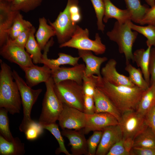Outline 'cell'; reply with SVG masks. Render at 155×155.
Masks as SVG:
<instances>
[{
	"label": "cell",
	"mask_w": 155,
	"mask_h": 155,
	"mask_svg": "<svg viewBox=\"0 0 155 155\" xmlns=\"http://www.w3.org/2000/svg\"><path fill=\"white\" fill-rule=\"evenodd\" d=\"M24 143L17 137L9 141L0 135V155H23L25 152Z\"/></svg>",
	"instance_id": "24"
},
{
	"label": "cell",
	"mask_w": 155,
	"mask_h": 155,
	"mask_svg": "<svg viewBox=\"0 0 155 155\" xmlns=\"http://www.w3.org/2000/svg\"><path fill=\"white\" fill-rule=\"evenodd\" d=\"M12 75L18 86L23 107V118L19 127V129L20 131L25 133L34 121L31 117L32 109L42 89L31 88L15 70L13 71Z\"/></svg>",
	"instance_id": "4"
},
{
	"label": "cell",
	"mask_w": 155,
	"mask_h": 155,
	"mask_svg": "<svg viewBox=\"0 0 155 155\" xmlns=\"http://www.w3.org/2000/svg\"><path fill=\"white\" fill-rule=\"evenodd\" d=\"M92 134L87 140L88 155H95L102 137V131H93Z\"/></svg>",
	"instance_id": "37"
},
{
	"label": "cell",
	"mask_w": 155,
	"mask_h": 155,
	"mask_svg": "<svg viewBox=\"0 0 155 155\" xmlns=\"http://www.w3.org/2000/svg\"><path fill=\"white\" fill-rule=\"evenodd\" d=\"M0 54L3 58L18 64L21 68L34 65L30 55L25 48L12 44L8 40L0 47Z\"/></svg>",
	"instance_id": "11"
},
{
	"label": "cell",
	"mask_w": 155,
	"mask_h": 155,
	"mask_svg": "<svg viewBox=\"0 0 155 155\" xmlns=\"http://www.w3.org/2000/svg\"><path fill=\"white\" fill-rule=\"evenodd\" d=\"M96 113H108L114 116L119 122L122 114L108 98L101 91L96 88L94 96Z\"/></svg>",
	"instance_id": "21"
},
{
	"label": "cell",
	"mask_w": 155,
	"mask_h": 155,
	"mask_svg": "<svg viewBox=\"0 0 155 155\" xmlns=\"http://www.w3.org/2000/svg\"><path fill=\"white\" fill-rule=\"evenodd\" d=\"M53 38H51L48 42L43 50L42 63L46 65L51 69L59 67L62 65H69L74 66L78 64V61L80 58L79 57H73L70 55L63 53H59V57L56 59H48L47 53L50 48L54 43Z\"/></svg>",
	"instance_id": "19"
},
{
	"label": "cell",
	"mask_w": 155,
	"mask_h": 155,
	"mask_svg": "<svg viewBox=\"0 0 155 155\" xmlns=\"http://www.w3.org/2000/svg\"><path fill=\"white\" fill-rule=\"evenodd\" d=\"M94 8L97 18L98 30L103 32L105 25L103 19L105 12V5L104 0H90Z\"/></svg>",
	"instance_id": "36"
},
{
	"label": "cell",
	"mask_w": 155,
	"mask_h": 155,
	"mask_svg": "<svg viewBox=\"0 0 155 155\" xmlns=\"http://www.w3.org/2000/svg\"><path fill=\"white\" fill-rule=\"evenodd\" d=\"M8 111L5 108H0V134L5 139L12 141L13 139L9 129Z\"/></svg>",
	"instance_id": "35"
},
{
	"label": "cell",
	"mask_w": 155,
	"mask_h": 155,
	"mask_svg": "<svg viewBox=\"0 0 155 155\" xmlns=\"http://www.w3.org/2000/svg\"><path fill=\"white\" fill-rule=\"evenodd\" d=\"M117 64V61L113 59H110L107 62L100 72L103 78L115 86H135L131 81L129 77L118 72L116 69Z\"/></svg>",
	"instance_id": "15"
},
{
	"label": "cell",
	"mask_w": 155,
	"mask_h": 155,
	"mask_svg": "<svg viewBox=\"0 0 155 155\" xmlns=\"http://www.w3.org/2000/svg\"><path fill=\"white\" fill-rule=\"evenodd\" d=\"M148 4L151 7L155 5V0H145Z\"/></svg>",
	"instance_id": "48"
},
{
	"label": "cell",
	"mask_w": 155,
	"mask_h": 155,
	"mask_svg": "<svg viewBox=\"0 0 155 155\" xmlns=\"http://www.w3.org/2000/svg\"><path fill=\"white\" fill-rule=\"evenodd\" d=\"M43 129L41 124L34 121L30 125L24 133L26 138L29 140L36 139L43 133Z\"/></svg>",
	"instance_id": "38"
},
{
	"label": "cell",
	"mask_w": 155,
	"mask_h": 155,
	"mask_svg": "<svg viewBox=\"0 0 155 155\" xmlns=\"http://www.w3.org/2000/svg\"><path fill=\"white\" fill-rule=\"evenodd\" d=\"M43 0H13L11 3V9L27 13L40 6Z\"/></svg>",
	"instance_id": "34"
},
{
	"label": "cell",
	"mask_w": 155,
	"mask_h": 155,
	"mask_svg": "<svg viewBox=\"0 0 155 155\" xmlns=\"http://www.w3.org/2000/svg\"><path fill=\"white\" fill-rule=\"evenodd\" d=\"M119 125L122 131V139L134 140L136 136L148 126L144 117L136 111H128L122 114Z\"/></svg>",
	"instance_id": "8"
},
{
	"label": "cell",
	"mask_w": 155,
	"mask_h": 155,
	"mask_svg": "<svg viewBox=\"0 0 155 155\" xmlns=\"http://www.w3.org/2000/svg\"><path fill=\"white\" fill-rule=\"evenodd\" d=\"M0 63V108L12 115L19 113L22 102L18 85L10 67L1 59Z\"/></svg>",
	"instance_id": "2"
},
{
	"label": "cell",
	"mask_w": 155,
	"mask_h": 155,
	"mask_svg": "<svg viewBox=\"0 0 155 155\" xmlns=\"http://www.w3.org/2000/svg\"><path fill=\"white\" fill-rule=\"evenodd\" d=\"M50 25L56 32L58 42L60 44L69 40L73 34L77 25L73 21L69 6L67 4L63 11L60 12L55 20Z\"/></svg>",
	"instance_id": "9"
},
{
	"label": "cell",
	"mask_w": 155,
	"mask_h": 155,
	"mask_svg": "<svg viewBox=\"0 0 155 155\" xmlns=\"http://www.w3.org/2000/svg\"><path fill=\"white\" fill-rule=\"evenodd\" d=\"M124 146L128 152L130 151L133 147L134 140L131 139H123Z\"/></svg>",
	"instance_id": "47"
},
{
	"label": "cell",
	"mask_w": 155,
	"mask_h": 155,
	"mask_svg": "<svg viewBox=\"0 0 155 155\" xmlns=\"http://www.w3.org/2000/svg\"><path fill=\"white\" fill-rule=\"evenodd\" d=\"M106 155H130V154L125 149L122 139L112 146Z\"/></svg>",
	"instance_id": "42"
},
{
	"label": "cell",
	"mask_w": 155,
	"mask_h": 155,
	"mask_svg": "<svg viewBox=\"0 0 155 155\" xmlns=\"http://www.w3.org/2000/svg\"><path fill=\"white\" fill-rule=\"evenodd\" d=\"M5 0L7 2L11 3L13 0Z\"/></svg>",
	"instance_id": "49"
},
{
	"label": "cell",
	"mask_w": 155,
	"mask_h": 155,
	"mask_svg": "<svg viewBox=\"0 0 155 155\" xmlns=\"http://www.w3.org/2000/svg\"></svg>",
	"instance_id": "51"
},
{
	"label": "cell",
	"mask_w": 155,
	"mask_h": 155,
	"mask_svg": "<svg viewBox=\"0 0 155 155\" xmlns=\"http://www.w3.org/2000/svg\"><path fill=\"white\" fill-rule=\"evenodd\" d=\"M126 64L125 69L129 73L131 81L136 86L143 90L147 89L150 86L143 77L141 69H137L129 63Z\"/></svg>",
	"instance_id": "30"
},
{
	"label": "cell",
	"mask_w": 155,
	"mask_h": 155,
	"mask_svg": "<svg viewBox=\"0 0 155 155\" xmlns=\"http://www.w3.org/2000/svg\"><path fill=\"white\" fill-rule=\"evenodd\" d=\"M19 11L11 9V3L5 0L0 1V47L6 43L9 38V32Z\"/></svg>",
	"instance_id": "14"
},
{
	"label": "cell",
	"mask_w": 155,
	"mask_h": 155,
	"mask_svg": "<svg viewBox=\"0 0 155 155\" xmlns=\"http://www.w3.org/2000/svg\"><path fill=\"white\" fill-rule=\"evenodd\" d=\"M58 121L62 129L80 130L85 127L86 115L79 110L63 104Z\"/></svg>",
	"instance_id": "10"
},
{
	"label": "cell",
	"mask_w": 155,
	"mask_h": 155,
	"mask_svg": "<svg viewBox=\"0 0 155 155\" xmlns=\"http://www.w3.org/2000/svg\"><path fill=\"white\" fill-rule=\"evenodd\" d=\"M130 155H155V148L133 147Z\"/></svg>",
	"instance_id": "45"
},
{
	"label": "cell",
	"mask_w": 155,
	"mask_h": 155,
	"mask_svg": "<svg viewBox=\"0 0 155 155\" xmlns=\"http://www.w3.org/2000/svg\"><path fill=\"white\" fill-rule=\"evenodd\" d=\"M119 124L117 119L108 113H95L90 115H86V123L82 129L85 134L91 131H101L108 126Z\"/></svg>",
	"instance_id": "12"
},
{
	"label": "cell",
	"mask_w": 155,
	"mask_h": 155,
	"mask_svg": "<svg viewBox=\"0 0 155 155\" xmlns=\"http://www.w3.org/2000/svg\"><path fill=\"white\" fill-rule=\"evenodd\" d=\"M83 112L87 115H92L96 113V108L94 96L84 95Z\"/></svg>",
	"instance_id": "41"
},
{
	"label": "cell",
	"mask_w": 155,
	"mask_h": 155,
	"mask_svg": "<svg viewBox=\"0 0 155 155\" xmlns=\"http://www.w3.org/2000/svg\"><path fill=\"white\" fill-rule=\"evenodd\" d=\"M78 54L86 64L84 72L85 76L89 77L94 75L102 76L100 66L102 63L107 60L106 57H96L93 55L92 51L88 50H78Z\"/></svg>",
	"instance_id": "20"
},
{
	"label": "cell",
	"mask_w": 155,
	"mask_h": 155,
	"mask_svg": "<svg viewBox=\"0 0 155 155\" xmlns=\"http://www.w3.org/2000/svg\"><path fill=\"white\" fill-rule=\"evenodd\" d=\"M131 21L129 20L123 23L117 21L113 29L106 33L109 39L117 43L119 52L124 54L126 63L131 60L134 62L132 47L138 34L131 28L129 24Z\"/></svg>",
	"instance_id": "3"
},
{
	"label": "cell",
	"mask_w": 155,
	"mask_h": 155,
	"mask_svg": "<svg viewBox=\"0 0 155 155\" xmlns=\"http://www.w3.org/2000/svg\"><path fill=\"white\" fill-rule=\"evenodd\" d=\"M105 5V12L103 21L106 23L110 18H115L121 23H125L131 20V16L127 9H120L114 5L110 0H104Z\"/></svg>",
	"instance_id": "22"
},
{
	"label": "cell",
	"mask_w": 155,
	"mask_h": 155,
	"mask_svg": "<svg viewBox=\"0 0 155 155\" xmlns=\"http://www.w3.org/2000/svg\"><path fill=\"white\" fill-rule=\"evenodd\" d=\"M21 69L25 73L26 83L31 88L41 82L45 83L51 77V70L45 65L40 67L34 64Z\"/></svg>",
	"instance_id": "18"
},
{
	"label": "cell",
	"mask_w": 155,
	"mask_h": 155,
	"mask_svg": "<svg viewBox=\"0 0 155 155\" xmlns=\"http://www.w3.org/2000/svg\"><path fill=\"white\" fill-rule=\"evenodd\" d=\"M127 9L130 12L131 21L139 24L149 8L142 5L140 0H124Z\"/></svg>",
	"instance_id": "28"
},
{
	"label": "cell",
	"mask_w": 155,
	"mask_h": 155,
	"mask_svg": "<svg viewBox=\"0 0 155 155\" xmlns=\"http://www.w3.org/2000/svg\"><path fill=\"white\" fill-rule=\"evenodd\" d=\"M94 77L96 88L108 98L121 114L136 111L144 90L136 86H115L102 76L94 75Z\"/></svg>",
	"instance_id": "1"
},
{
	"label": "cell",
	"mask_w": 155,
	"mask_h": 155,
	"mask_svg": "<svg viewBox=\"0 0 155 155\" xmlns=\"http://www.w3.org/2000/svg\"><path fill=\"white\" fill-rule=\"evenodd\" d=\"M32 27L24 30L14 39L12 40L9 38L7 40L12 44L25 48Z\"/></svg>",
	"instance_id": "40"
},
{
	"label": "cell",
	"mask_w": 155,
	"mask_h": 155,
	"mask_svg": "<svg viewBox=\"0 0 155 155\" xmlns=\"http://www.w3.org/2000/svg\"><path fill=\"white\" fill-rule=\"evenodd\" d=\"M94 75L83 78L82 86L85 95L94 96L96 89Z\"/></svg>",
	"instance_id": "39"
},
{
	"label": "cell",
	"mask_w": 155,
	"mask_h": 155,
	"mask_svg": "<svg viewBox=\"0 0 155 155\" xmlns=\"http://www.w3.org/2000/svg\"><path fill=\"white\" fill-rule=\"evenodd\" d=\"M139 24L155 25V5L149 8Z\"/></svg>",
	"instance_id": "43"
},
{
	"label": "cell",
	"mask_w": 155,
	"mask_h": 155,
	"mask_svg": "<svg viewBox=\"0 0 155 155\" xmlns=\"http://www.w3.org/2000/svg\"><path fill=\"white\" fill-rule=\"evenodd\" d=\"M89 36V32L87 29H83L77 25L75 31L71 38L66 42L60 44L59 47H69L78 50L90 51L96 55L104 53L106 47L102 43L99 34H96L94 40L90 39Z\"/></svg>",
	"instance_id": "7"
},
{
	"label": "cell",
	"mask_w": 155,
	"mask_h": 155,
	"mask_svg": "<svg viewBox=\"0 0 155 155\" xmlns=\"http://www.w3.org/2000/svg\"><path fill=\"white\" fill-rule=\"evenodd\" d=\"M39 23L35 36L41 50H43L50 39L56 36V32L52 26L47 24V21L44 17L40 18Z\"/></svg>",
	"instance_id": "25"
},
{
	"label": "cell",
	"mask_w": 155,
	"mask_h": 155,
	"mask_svg": "<svg viewBox=\"0 0 155 155\" xmlns=\"http://www.w3.org/2000/svg\"><path fill=\"white\" fill-rule=\"evenodd\" d=\"M132 22H130L129 24L131 29L142 34L146 38L147 46H153L155 48V26L149 24L140 26L133 24Z\"/></svg>",
	"instance_id": "32"
},
{
	"label": "cell",
	"mask_w": 155,
	"mask_h": 155,
	"mask_svg": "<svg viewBox=\"0 0 155 155\" xmlns=\"http://www.w3.org/2000/svg\"><path fill=\"white\" fill-rule=\"evenodd\" d=\"M44 129L49 131L55 137L58 142L59 147L55 151V154H59L63 153L66 155H72L67 150L64 144V141L58 125L54 123L42 126Z\"/></svg>",
	"instance_id": "33"
},
{
	"label": "cell",
	"mask_w": 155,
	"mask_h": 155,
	"mask_svg": "<svg viewBox=\"0 0 155 155\" xmlns=\"http://www.w3.org/2000/svg\"><path fill=\"white\" fill-rule=\"evenodd\" d=\"M147 49H138L133 53L134 62L137 66L140 67L142 73L144 78L150 86V75L149 71V64L151 46H147Z\"/></svg>",
	"instance_id": "23"
},
{
	"label": "cell",
	"mask_w": 155,
	"mask_h": 155,
	"mask_svg": "<svg viewBox=\"0 0 155 155\" xmlns=\"http://www.w3.org/2000/svg\"><path fill=\"white\" fill-rule=\"evenodd\" d=\"M36 31L35 28L33 26L25 48L30 54L34 63H42V54L41 52L42 50L35 38Z\"/></svg>",
	"instance_id": "27"
},
{
	"label": "cell",
	"mask_w": 155,
	"mask_h": 155,
	"mask_svg": "<svg viewBox=\"0 0 155 155\" xmlns=\"http://www.w3.org/2000/svg\"><path fill=\"white\" fill-rule=\"evenodd\" d=\"M1 0H0V1H1Z\"/></svg>",
	"instance_id": "50"
},
{
	"label": "cell",
	"mask_w": 155,
	"mask_h": 155,
	"mask_svg": "<svg viewBox=\"0 0 155 155\" xmlns=\"http://www.w3.org/2000/svg\"><path fill=\"white\" fill-rule=\"evenodd\" d=\"M149 71L150 75V85L155 83V48H151L150 52Z\"/></svg>",
	"instance_id": "44"
},
{
	"label": "cell",
	"mask_w": 155,
	"mask_h": 155,
	"mask_svg": "<svg viewBox=\"0 0 155 155\" xmlns=\"http://www.w3.org/2000/svg\"><path fill=\"white\" fill-rule=\"evenodd\" d=\"M85 69V65L83 64H78L70 67H59L51 69V77L55 84L64 80H71L82 84Z\"/></svg>",
	"instance_id": "13"
},
{
	"label": "cell",
	"mask_w": 155,
	"mask_h": 155,
	"mask_svg": "<svg viewBox=\"0 0 155 155\" xmlns=\"http://www.w3.org/2000/svg\"><path fill=\"white\" fill-rule=\"evenodd\" d=\"M133 147L155 148V133L148 126L135 137Z\"/></svg>",
	"instance_id": "29"
},
{
	"label": "cell",
	"mask_w": 155,
	"mask_h": 155,
	"mask_svg": "<svg viewBox=\"0 0 155 155\" xmlns=\"http://www.w3.org/2000/svg\"><path fill=\"white\" fill-rule=\"evenodd\" d=\"M144 119L146 125L155 133V105L147 113Z\"/></svg>",
	"instance_id": "46"
},
{
	"label": "cell",
	"mask_w": 155,
	"mask_h": 155,
	"mask_svg": "<svg viewBox=\"0 0 155 155\" xmlns=\"http://www.w3.org/2000/svg\"><path fill=\"white\" fill-rule=\"evenodd\" d=\"M54 84L51 77L45 83L46 91L42 101L38 122L42 126L56 123L63 108V103L54 91Z\"/></svg>",
	"instance_id": "5"
},
{
	"label": "cell",
	"mask_w": 155,
	"mask_h": 155,
	"mask_svg": "<svg viewBox=\"0 0 155 155\" xmlns=\"http://www.w3.org/2000/svg\"><path fill=\"white\" fill-rule=\"evenodd\" d=\"M33 26L29 21L25 20L20 11L17 14L8 33L9 38L13 40L24 30Z\"/></svg>",
	"instance_id": "31"
},
{
	"label": "cell",
	"mask_w": 155,
	"mask_h": 155,
	"mask_svg": "<svg viewBox=\"0 0 155 155\" xmlns=\"http://www.w3.org/2000/svg\"><path fill=\"white\" fill-rule=\"evenodd\" d=\"M155 105V83L144 91L136 111L144 117L147 113Z\"/></svg>",
	"instance_id": "26"
},
{
	"label": "cell",
	"mask_w": 155,
	"mask_h": 155,
	"mask_svg": "<svg viewBox=\"0 0 155 155\" xmlns=\"http://www.w3.org/2000/svg\"><path fill=\"white\" fill-rule=\"evenodd\" d=\"M54 91L63 104L83 112L84 94L82 84L71 80H66L54 84Z\"/></svg>",
	"instance_id": "6"
},
{
	"label": "cell",
	"mask_w": 155,
	"mask_h": 155,
	"mask_svg": "<svg viewBox=\"0 0 155 155\" xmlns=\"http://www.w3.org/2000/svg\"><path fill=\"white\" fill-rule=\"evenodd\" d=\"M102 131L96 155H106L112 146L122 139V131L119 124L107 127Z\"/></svg>",
	"instance_id": "16"
},
{
	"label": "cell",
	"mask_w": 155,
	"mask_h": 155,
	"mask_svg": "<svg viewBox=\"0 0 155 155\" xmlns=\"http://www.w3.org/2000/svg\"><path fill=\"white\" fill-rule=\"evenodd\" d=\"M62 135L69 141L72 155H88V151L86 140L82 129L80 130L64 129Z\"/></svg>",
	"instance_id": "17"
}]
</instances>
